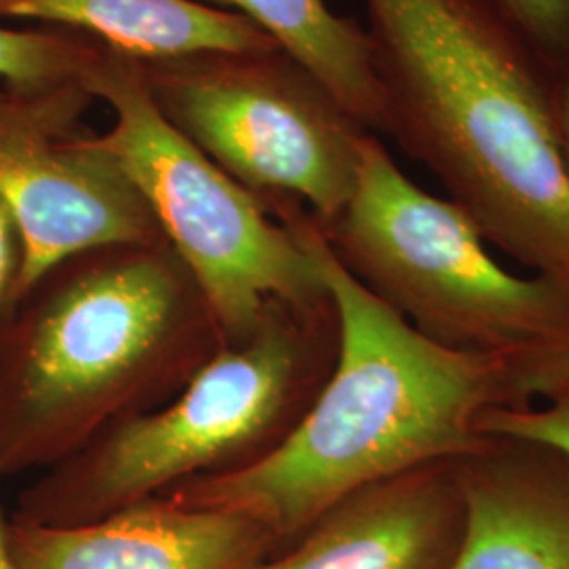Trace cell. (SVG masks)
I'll list each match as a JSON object with an SVG mask.
<instances>
[{"label": "cell", "instance_id": "1", "mask_svg": "<svg viewBox=\"0 0 569 569\" xmlns=\"http://www.w3.org/2000/svg\"><path fill=\"white\" fill-rule=\"evenodd\" d=\"M274 216L312 253L338 305V361L281 448L256 467L183 481L167 498L247 517L283 550L350 493L481 448L491 409L529 403L512 357L430 342L346 272L306 207Z\"/></svg>", "mask_w": 569, "mask_h": 569}, {"label": "cell", "instance_id": "2", "mask_svg": "<svg viewBox=\"0 0 569 569\" xmlns=\"http://www.w3.org/2000/svg\"><path fill=\"white\" fill-rule=\"evenodd\" d=\"M385 129L483 239L569 296L557 72L500 0H363Z\"/></svg>", "mask_w": 569, "mask_h": 569}, {"label": "cell", "instance_id": "3", "mask_svg": "<svg viewBox=\"0 0 569 569\" xmlns=\"http://www.w3.org/2000/svg\"><path fill=\"white\" fill-rule=\"evenodd\" d=\"M224 348L167 241L93 247L0 305V479L159 409Z\"/></svg>", "mask_w": 569, "mask_h": 569}, {"label": "cell", "instance_id": "4", "mask_svg": "<svg viewBox=\"0 0 569 569\" xmlns=\"http://www.w3.org/2000/svg\"><path fill=\"white\" fill-rule=\"evenodd\" d=\"M340 310L272 300L164 406L103 430L21 489L13 519L77 528L167 496L183 481L256 467L283 446L336 367Z\"/></svg>", "mask_w": 569, "mask_h": 569}, {"label": "cell", "instance_id": "5", "mask_svg": "<svg viewBox=\"0 0 569 569\" xmlns=\"http://www.w3.org/2000/svg\"><path fill=\"white\" fill-rule=\"evenodd\" d=\"M346 272L430 342L521 357L569 342V296L489 256L467 213L411 182L369 133L355 190L321 226Z\"/></svg>", "mask_w": 569, "mask_h": 569}, {"label": "cell", "instance_id": "6", "mask_svg": "<svg viewBox=\"0 0 569 569\" xmlns=\"http://www.w3.org/2000/svg\"><path fill=\"white\" fill-rule=\"evenodd\" d=\"M82 82L112 108L114 124L100 142L138 186L164 241L201 287L224 346L244 342L272 300L306 305L329 296L293 230L164 121L140 61L102 47Z\"/></svg>", "mask_w": 569, "mask_h": 569}, {"label": "cell", "instance_id": "7", "mask_svg": "<svg viewBox=\"0 0 569 569\" xmlns=\"http://www.w3.org/2000/svg\"><path fill=\"white\" fill-rule=\"evenodd\" d=\"M164 121L272 213L306 207L326 226L345 209L371 131L281 47L138 60Z\"/></svg>", "mask_w": 569, "mask_h": 569}, {"label": "cell", "instance_id": "8", "mask_svg": "<svg viewBox=\"0 0 569 569\" xmlns=\"http://www.w3.org/2000/svg\"><path fill=\"white\" fill-rule=\"evenodd\" d=\"M93 102L82 77L44 89L0 87V203L21 247L2 305L74 253L163 241L138 186L82 122Z\"/></svg>", "mask_w": 569, "mask_h": 569}, {"label": "cell", "instance_id": "9", "mask_svg": "<svg viewBox=\"0 0 569 569\" xmlns=\"http://www.w3.org/2000/svg\"><path fill=\"white\" fill-rule=\"evenodd\" d=\"M465 536L453 460L350 493L249 569H451Z\"/></svg>", "mask_w": 569, "mask_h": 569}, {"label": "cell", "instance_id": "10", "mask_svg": "<svg viewBox=\"0 0 569 569\" xmlns=\"http://www.w3.org/2000/svg\"><path fill=\"white\" fill-rule=\"evenodd\" d=\"M7 536L20 569H249L279 552L260 523L222 510L188 509L167 496L77 528L9 517Z\"/></svg>", "mask_w": 569, "mask_h": 569}, {"label": "cell", "instance_id": "11", "mask_svg": "<svg viewBox=\"0 0 569 569\" xmlns=\"http://www.w3.org/2000/svg\"><path fill=\"white\" fill-rule=\"evenodd\" d=\"M453 467L465 536L451 569H569V453L488 435Z\"/></svg>", "mask_w": 569, "mask_h": 569}, {"label": "cell", "instance_id": "12", "mask_svg": "<svg viewBox=\"0 0 569 569\" xmlns=\"http://www.w3.org/2000/svg\"><path fill=\"white\" fill-rule=\"evenodd\" d=\"M0 20H39L136 60L279 47L253 21L199 0H0Z\"/></svg>", "mask_w": 569, "mask_h": 569}, {"label": "cell", "instance_id": "13", "mask_svg": "<svg viewBox=\"0 0 569 569\" xmlns=\"http://www.w3.org/2000/svg\"><path fill=\"white\" fill-rule=\"evenodd\" d=\"M253 21L291 58L326 84L371 133H382L385 112L367 32L336 16L326 0H199Z\"/></svg>", "mask_w": 569, "mask_h": 569}, {"label": "cell", "instance_id": "14", "mask_svg": "<svg viewBox=\"0 0 569 569\" xmlns=\"http://www.w3.org/2000/svg\"><path fill=\"white\" fill-rule=\"evenodd\" d=\"M103 44L70 30L0 28V82L11 89H44L81 79Z\"/></svg>", "mask_w": 569, "mask_h": 569}, {"label": "cell", "instance_id": "15", "mask_svg": "<svg viewBox=\"0 0 569 569\" xmlns=\"http://www.w3.org/2000/svg\"><path fill=\"white\" fill-rule=\"evenodd\" d=\"M542 407H498L481 420L483 435H510L540 441L569 453V380L540 395Z\"/></svg>", "mask_w": 569, "mask_h": 569}, {"label": "cell", "instance_id": "16", "mask_svg": "<svg viewBox=\"0 0 569 569\" xmlns=\"http://www.w3.org/2000/svg\"><path fill=\"white\" fill-rule=\"evenodd\" d=\"M510 20L559 74L569 68V0H500Z\"/></svg>", "mask_w": 569, "mask_h": 569}, {"label": "cell", "instance_id": "17", "mask_svg": "<svg viewBox=\"0 0 569 569\" xmlns=\"http://www.w3.org/2000/svg\"><path fill=\"white\" fill-rule=\"evenodd\" d=\"M512 363L517 373V387L523 399L531 403V399L540 397L547 388L569 380V342L512 357Z\"/></svg>", "mask_w": 569, "mask_h": 569}, {"label": "cell", "instance_id": "18", "mask_svg": "<svg viewBox=\"0 0 569 569\" xmlns=\"http://www.w3.org/2000/svg\"><path fill=\"white\" fill-rule=\"evenodd\" d=\"M20 234L9 209L0 203V305L20 268Z\"/></svg>", "mask_w": 569, "mask_h": 569}, {"label": "cell", "instance_id": "19", "mask_svg": "<svg viewBox=\"0 0 569 569\" xmlns=\"http://www.w3.org/2000/svg\"><path fill=\"white\" fill-rule=\"evenodd\" d=\"M555 133L561 163L569 180V68L557 74L555 87Z\"/></svg>", "mask_w": 569, "mask_h": 569}, {"label": "cell", "instance_id": "20", "mask_svg": "<svg viewBox=\"0 0 569 569\" xmlns=\"http://www.w3.org/2000/svg\"><path fill=\"white\" fill-rule=\"evenodd\" d=\"M7 523H9V517H4V512L0 509V569H20L16 566L13 555H11V550H9Z\"/></svg>", "mask_w": 569, "mask_h": 569}]
</instances>
